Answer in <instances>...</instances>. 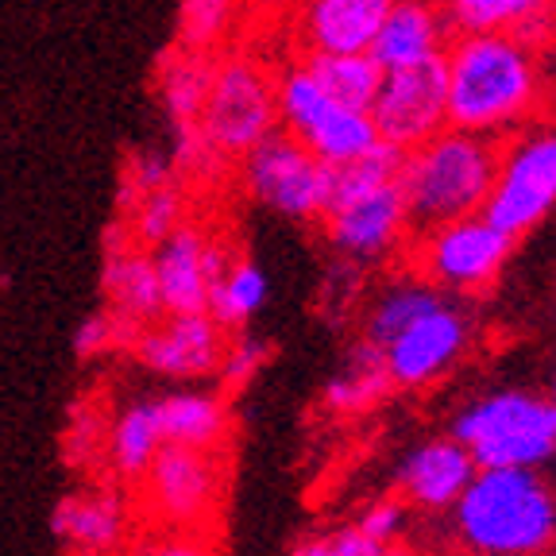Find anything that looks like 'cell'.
Instances as JSON below:
<instances>
[{"instance_id": "cell-1", "label": "cell", "mask_w": 556, "mask_h": 556, "mask_svg": "<svg viewBox=\"0 0 556 556\" xmlns=\"http://www.w3.org/2000/svg\"><path fill=\"white\" fill-rule=\"evenodd\" d=\"M448 124L486 139H506L545 109V70L538 47L514 31L452 35L444 51Z\"/></svg>"}, {"instance_id": "cell-2", "label": "cell", "mask_w": 556, "mask_h": 556, "mask_svg": "<svg viewBox=\"0 0 556 556\" xmlns=\"http://www.w3.org/2000/svg\"><path fill=\"white\" fill-rule=\"evenodd\" d=\"M456 533L479 556H538L556 538V503L533 468H479L456 498Z\"/></svg>"}, {"instance_id": "cell-3", "label": "cell", "mask_w": 556, "mask_h": 556, "mask_svg": "<svg viewBox=\"0 0 556 556\" xmlns=\"http://www.w3.org/2000/svg\"><path fill=\"white\" fill-rule=\"evenodd\" d=\"M495 166L498 139L452 128V124L426 139L421 148L406 151L399 182L406 190L414 232L483 213L486 193L495 182Z\"/></svg>"}, {"instance_id": "cell-4", "label": "cell", "mask_w": 556, "mask_h": 556, "mask_svg": "<svg viewBox=\"0 0 556 556\" xmlns=\"http://www.w3.org/2000/svg\"><path fill=\"white\" fill-rule=\"evenodd\" d=\"M275 104L278 128L290 131L298 143H305L329 166L352 163L382 143L371 109H356V104L329 97V89L317 81L302 54L275 70Z\"/></svg>"}, {"instance_id": "cell-5", "label": "cell", "mask_w": 556, "mask_h": 556, "mask_svg": "<svg viewBox=\"0 0 556 556\" xmlns=\"http://www.w3.org/2000/svg\"><path fill=\"white\" fill-rule=\"evenodd\" d=\"M456 441L476 468H538L556 452V399L498 391L456 417Z\"/></svg>"}, {"instance_id": "cell-6", "label": "cell", "mask_w": 556, "mask_h": 556, "mask_svg": "<svg viewBox=\"0 0 556 556\" xmlns=\"http://www.w3.org/2000/svg\"><path fill=\"white\" fill-rule=\"evenodd\" d=\"M198 128L225 163L248 155L260 139L278 131L275 70L252 51L213 54V81Z\"/></svg>"}, {"instance_id": "cell-7", "label": "cell", "mask_w": 556, "mask_h": 556, "mask_svg": "<svg viewBox=\"0 0 556 556\" xmlns=\"http://www.w3.org/2000/svg\"><path fill=\"white\" fill-rule=\"evenodd\" d=\"M556 208V124L533 121L498 139L495 182L486 193L483 217L495 220L514 240L538 228Z\"/></svg>"}, {"instance_id": "cell-8", "label": "cell", "mask_w": 556, "mask_h": 556, "mask_svg": "<svg viewBox=\"0 0 556 556\" xmlns=\"http://www.w3.org/2000/svg\"><path fill=\"white\" fill-rule=\"evenodd\" d=\"M240 163V186L263 208L290 220H321L329 208L332 166L321 163L290 131H270Z\"/></svg>"}, {"instance_id": "cell-9", "label": "cell", "mask_w": 556, "mask_h": 556, "mask_svg": "<svg viewBox=\"0 0 556 556\" xmlns=\"http://www.w3.org/2000/svg\"><path fill=\"white\" fill-rule=\"evenodd\" d=\"M514 252V236L483 213L414 232L417 275L448 294H479L498 278Z\"/></svg>"}, {"instance_id": "cell-10", "label": "cell", "mask_w": 556, "mask_h": 556, "mask_svg": "<svg viewBox=\"0 0 556 556\" xmlns=\"http://www.w3.org/2000/svg\"><path fill=\"white\" fill-rule=\"evenodd\" d=\"M371 121L382 143L399 151L421 148L426 139L448 128V74L441 59L417 62L406 70H387L371 101Z\"/></svg>"}, {"instance_id": "cell-11", "label": "cell", "mask_w": 556, "mask_h": 556, "mask_svg": "<svg viewBox=\"0 0 556 556\" xmlns=\"http://www.w3.org/2000/svg\"><path fill=\"white\" fill-rule=\"evenodd\" d=\"M321 225H325V240L332 243V252L359 263V267L382 263L414 236L406 190H402L399 178L329 205Z\"/></svg>"}, {"instance_id": "cell-12", "label": "cell", "mask_w": 556, "mask_h": 556, "mask_svg": "<svg viewBox=\"0 0 556 556\" xmlns=\"http://www.w3.org/2000/svg\"><path fill=\"white\" fill-rule=\"evenodd\" d=\"M468 340H471V317L460 305H452L448 298H441L433 309L414 317L391 344L382 348V356H387V371H391V379L399 387H421V382L448 371L464 356Z\"/></svg>"}, {"instance_id": "cell-13", "label": "cell", "mask_w": 556, "mask_h": 556, "mask_svg": "<svg viewBox=\"0 0 556 556\" xmlns=\"http://www.w3.org/2000/svg\"><path fill=\"white\" fill-rule=\"evenodd\" d=\"M151 260H155L163 313H198L208 309V290L236 255L186 220L182 228H174L166 240L151 248Z\"/></svg>"}, {"instance_id": "cell-14", "label": "cell", "mask_w": 556, "mask_h": 556, "mask_svg": "<svg viewBox=\"0 0 556 556\" xmlns=\"http://www.w3.org/2000/svg\"><path fill=\"white\" fill-rule=\"evenodd\" d=\"M166 321H151L131 337V348L143 367L170 379H201L213 375L225 356V329L208 309L198 313H163Z\"/></svg>"}, {"instance_id": "cell-15", "label": "cell", "mask_w": 556, "mask_h": 556, "mask_svg": "<svg viewBox=\"0 0 556 556\" xmlns=\"http://www.w3.org/2000/svg\"><path fill=\"white\" fill-rule=\"evenodd\" d=\"M148 498L159 518L170 526H198L201 518L217 510L220 468L213 448H190V444H163L155 464L148 468Z\"/></svg>"}, {"instance_id": "cell-16", "label": "cell", "mask_w": 556, "mask_h": 556, "mask_svg": "<svg viewBox=\"0 0 556 556\" xmlns=\"http://www.w3.org/2000/svg\"><path fill=\"white\" fill-rule=\"evenodd\" d=\"M394 0H298L294 43L298 54H352L371 51Z\"/></svg>"}, {"instance_id": "cell-17", "label": "cell", "mask_w": 556, "mask_h": 556, "mask_svg": "<svg viewBox=\"0 0 556 556\" xmlns=\"http://www.w3.org/2000/svg\"><path fill=\"white\" fill-rule=\"evenodd\" d=\"M452 24L437 0H394L379 35L371 43V59L382 70H406L417 62L441 59L452 43Z\"/></svg>"}, {"instance_id": "cell-18", "label": "cell", "mask_w": 556, "mask_h": 556, "mask_svg": "<svg viewBox=\"0 0 556 556\" xmlns=\"http://www.w3.org/2000/svg\"><path fill=\"white\" fill-rule=\"evenodd\" d=\"M476 471V460L460 441H429L402 460L399 483L409 503L426 510H444V506H456Z\"/></svg>"}, {"instance_id": "cell-19", "label": "cell", "mask_w": 556, "mask_h": 556, "mask_svg": "<svg viewBox=\"0 0 556 556\" xmlns=\"http://www.w3.org/2000/svg\"><path fill=\"white\" fill-rule=\"evenodd\" d=\"M452 31H514L530 47H545L556 35V0H437Z\"/></svg>"}, {"instance_id": "cell-20", "label": "cell", "mask_w": 556, "mask_h": 556, "mask_svg": "<svg viewBox=\"0 0 556 556\" xmlns=\"http://www.w3.org/2000/svg\"><path fill=\"white\" fill-rule=\"evenodd\" d=\"M104 294L113 302V313L139 332L143 325L163 317V294H159V275L151 248L128 240L124 248H113L104 260Z\"/></svg>"}, {"instance_id": "cell-21", "label": "cell", "mask_w": 556, "mask_h": 556, "mask_svg": "<svg viewBox=\"0 0 556 556\" xmlns=\"http://www.w3.org/2000/svg\"><path fill=\"white\" fill-rule=\"evenodd\" d=\"M208 81H213V54L190 51V47H174V51L163 54L155 74V89L174 131H190L201 124Z\"/></svg>"}, {"instance_id": "cell-22", "label": "cell", "mask_w": 556, "mask_h": 556, "mask_svg": "<svg viewBox=\"0 0 556 556\" xmlns=\"http://www.w3.org/2000/svg\"><path fill=\"white\" fill-rule=\"evenodd\" d=\"M444 298V290H437L429 278H394L375 294L371 309L364 317V340L387 348L414 317H421L426 309H433Z\"/></svg>"}, {"instance_id": "cell-23", "label": "cell", "mask_w": 556, "mask_h": 556, "mask_svg": "<svg viewBox=\"0 0 556 556\" xmlns=\"http://www.w3.org/2000/svg\"><path fill=\"white\" fill-rule=\"evenodd\" d=\"M159 426L166 444H190V448H217L225 437V402L201 391H182L155 399Z\"/></svg>"}, {"instance_id": "cell-24", "label": "cell", "mask_w": 556, "mask_h": 556, "mask_svg": "<svg viewBox=\"0 0 556 556\" xmlns=\"http://www.w3.org/2000/svg\"><path fill=\"white\" fill-rule=\"evenodd\" d=\"M391 387L394 379L387 371L382 348L371 344V340H359L352 348V356H348V367L325 387V402H329V409H340V414H359V409L375 406Z\"/></svg>"}, {"instance_id": "cell-25", "label": "cell", "mask_w": 556, "mask_h": 556, "mask_svg": "<svg viewBox=\"0 0 556 556\" xmlns=\"http://www.w3.org/2000/svg\"><path fill=\"white\" fill-rule=\"evenodd\" d=\"M163 444L166 441L163 426H159V406L155 402H136V406L124 409L121 421L109 433V456H113V468L124 479H143Z\"/></svg>"}, {"instance_id": "cell-26", "label": "cell", "mask_w": 556, "mask_h": 556, "mask_svg": "<svg viewBox=\"0 0 556 556\" xmlns=\"http://www.w3.org/2000/svg\"><path fill=\"white\" fill-rule=\"evenodd\" d=\"M267 302V275L252 260H232L208 290V317L220 329L240 332Z\"/></svg>"}, {"instance_id": "cell-27", "label": "cell", "mask_w": 556, "mask_h": 556, "mask_svg": "<svg viewBox=\"0 0 556 556\" xmlns=\"http://www.w3.org/2000/svg\"><path fill=\"white\" fill-rule=\"evenodd\" d=\"M124 526L121 503L109 495H86V498H66L54 510V530L66 538L70 545L86 548V553H101V548L116 545Z\"/></svg>"}, {"instance_id": "cell-28", "label": "cell", "mask_w": 556, "mask_h": 556, "mask_svg": "<svg viewBox=\"0 0 556 556\" xmlns=\"http://www.w3.org/2000/svg\"><path fill=\"white\" fill-rule=\"evenodd\" d=\"M309 62V70L317 74L329 97L344 104H356V109H371L375 93L382 86V74L387 70L371 59V51H352V54H302Z\"/></svg>"}, {"instance_id": "cell-29", "label": "cell", "mask_w": 556, "mask_h": 556, "mask_svg": "<svg viewBox=\"0 0 556 556\" xmlns=\"http://www.w3.org/2000/svg\"><path fill=\"white\" fill-rule=\"evenodd\" d=\"M248 0H182L178 9V47L217 54L236 31Z\"/></svg>"}, {"instance_id": "cell-30", "label": "cell", "mask_w": 556, "mask_h": 556, "mask_svg": "<svg viewBox=\"0 0 556 556\" xmlns=\"http://www.w3.org/2000/svg\"><path fill=\"white\" fill-rule=\"evenodd\" d=\"M186 225V198L174 182L155 186V190L131 198V236L128 240L143 243V248H155L159 240L174 232V228Z\"/></svg>"}, {"instance_id": "cell-31", "label": "cell", "mask_w": 556, "mask_h": 556, "mask_svg": "<svg viewBox=\"0 0 556 556\" xmlns=\"http://www.w3.org/2000/svg\"><path fill=\"white\" fill-rule=\"evenodd\" d=\"M382 548L387 545H379L359 526H352V530H332L325 538L305 541L294 556H382Z\"/></svg>"}, {"instance_id": "cell-32", "label": "cell", "mask_w": 556, "mask_h": 556, "mask_svg": "<svg viewBox=\"0 0 556 556\" xmlns=\"http://www.w3.org/2000/svg\"><path fill=\"white\" fill-rule=\"evenodd\" d=\"M267 359V344L263 340H252V337H236L232 344H225V356H220V379L225 382H248L255 371H260V364Z\"/></svg>"}, {"instance_id": "cell-33", "label": "cell", "mask_w": 556, "mask_h": 556, "mask_svg": "<svg viewBox=\"0 0 556 556\" xmlns=\"http://www.w3.org/2000/svg\"><path fill=\"white\" fill-rule=\"evenodd\" d=\"M124 337H136V332H131L116 313H97V317L81 321L78 337H74V348H78V356H97V352L113 348L116 340H124Z\"/></svg>"}, {"instance_id": "cell-34", "label": "cell", "mask_w": 556, "mask_h": 556, "mask_svg": "<svg viewBox=\"0 0 556 556\" xmlns=\"http://www.w3.org/2000/svg\"><path fill=\"white\" fill-rule=\"evenodd\" d=\"M174 182V159L159 155V151H139L128 163V198L155 190V186Z\"/></svg>"}, {"instance_id": "cell-35", "label": "cell", "mask_w": 556, "mask_h": 556, "mask_svg": "<svg viewBox=\"0 0 556 556\" xmlns=\"http://www.w3.org/2000/svg\"><path fill=\"white\" fill-rule=\"evenodd\" d=\"M402 526H406V514H402V506L391 503V498L375 503L371 510L359 518V530H364L371 541H379V545H391V541L402 533Z\"/></svg>"}, {"instance_id": "cell-36", "label": "cell", "mask_w": 556, "mask_h": 556, "mask_svg": "<svg viewBox=\"0 0 556 556\" xmlns=\"http://www.w3.org/2000/svg\"><path fill=\"white\" fill-rule=\"evenodd\" d=\"M148 556H213L205 545H198V541H186V538H174V541H163V545H155Z\"/></svg>"}, {"instance_id": "cell-37", "label": "cell", "mask_w": 556, "mask_h": 556, "mask_svg": "<svg viewBox=\"0 0 556 556\" xmlns=\"http://www.w3.org/2000/svg\"><path fill=\"white\" fill-rule=\"evenodd\" d=\"M382 556H417V553H409V548H402V545H387Z\"/></svg>"}, {"instance_id": "cell-38", "label": "cell", "mask_w": 556, "mask_h": 556, "mask_svg": "<svg viewBox=\"0 0 556 556\" xmlns=\"http://www.w3.org/2000/svg\"><path fill=\"white\" fill-rule=\"evenodd\" d=\"M553 399H556V379H553Z\"/></svg>"}]
</instances>
